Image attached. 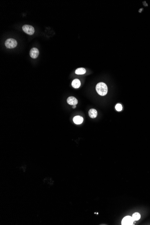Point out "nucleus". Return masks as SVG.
<instances>
[{
    "instance_id": "nucleus-10",
    "label": "nucleus",
    "mask_w": 150,
    "mask_h": 225,
    "mask_svg": "<svg viewBox=\"0 0 150 225\" xmlns=\"http://www.w3.org/2000/svg\"><path fill=\"white\" fill-rule=\"evenodd\" d=\"M86 73V70L83 67L77 68L75 71V73L77 75H83Z\"/></svg>"
},
{
    "instance_id": "nucleus-11",
    "label": "nucleus",
    "mask_w": 150,
    "mask_h": 225,
    "mask_svg": "<svg viewBox=\"0 0 150 225\" xmlns=\"http://www.w3.org/2000/svg\"><path fill=\"white\" fill-rule=\"evenodd\" d=\"M132 218H133L134 221H138L141 218V215L140 213H133L132 216Z\"/></svg>"
},
{
    "instance_id": "nucleus-5",
    "label": "nucleus",
    "mask_w": 150,
    "mask_h": 225,
    "mask_svg": "<svg viewBox=\"0 0 150 225\" xmlns=\"http://www.w3.org/2000/svg\"><path fill=\"white\" fill-rule=\"evenodd\" d=\"M39 55V50L36 48H32L30 51V55L31 58L36 59Z\"/></svg>"
},
{
    "instance_id": "nucleus-4",
    "label": "nucleus",
    "mask_w": 150,
    "mask_h": 225,
    "mask_svg": "<svg viewBox=\"0 0 150 225\" xmlns=\"http://www.w3.org/2000/svg\"><path fill=\"white\" fill-rule=\"evenodd\" d=\"M133 218L130 216H126L124 217L122 221V225H132L133 224Z\"/></svg>"
},
{
    "instance_id": "nucleus-1",
    "label": "nucleus",
    "mask_w": 150,
    "mask_h": 225,
    "mask_svg": "<svg viewBox=\"0 0 150 225\" xmlns=\"http://www.w3.org/2000/svg\"><path fill=\"white\" fill-rule=\"evenodd\" d=\"M96 90L98 94L101 96H105L107 95L108 89L107 85L105 83L100 82L98 83L96 86Z\"/></svg>"
},
{
    "instance_id": "nucleus-7",
    "label": "nucleus",
    "mask_w": 150,
    "mask_h": 225,
    "mask_svg": "<svg viewBox=\"0 0 150 225\" xmlns=\"http://www.w3.org/2000/svg\"><path fill=\"white\" fill-rule=\"evenodd\" d=\"M83 118L82 116H75L73 119V121L74 123L76 124V125L81 124L83 122Z\"/></svg>"
},
{
    "instance_id": "nucleus-12",
    "label": "nucleus",
    "mask_w": 150,
    "mask_h": 225,
    "mask_svg": "<svg viewBox=\"0 0 150 225\" xmlns=\"http://www.w3.org/2000/svg\"><path fill=\"white\" fill-rule=\"evenodd\" d=\"M115 108H116V109L117 110V111H121L122 110V106L120 104H117L115 107Z\"/></svg>"
},
{
    "instance_id": "nucleus-8",
    "label": "nucleus",
    "mask_w": 150,
    "mask_h": 225,
    "mask_svg": "<svg viewBox=\"0 0 150 225\" xmlns=\"http://www.w3.org/2000/svg\"><path fill=\"white\" fill-rule=\"evenodd\" d=\"M81 82L78 79H75L73 81H72V86L74 88H78L80 87L81 86Z\"/></svg>"
},
{
    "instance_id": "nucleus-6",
    "label": "nucleus",
    "mask_w": 150,
    "mask_h": 225,
    "mask_svg": "<svg viewBox=\"0 0 150 225\" xmlns=\"http://www.w3.org/2000/svg\"><path fill=\"white\" fill-rule=\"evenodd\" d=\"M67 102L71 105H76L78 103V101L76 97L71 96L67 98Z\"/></svg>"
},
{
    "instance_id": "nucleus-2",
    "label": "nucleus",
    "mask_w": 150,
    "mask_h": 225,
    "mask_svg": "<svg viewBox=\"0 0 150 225\" xmlns=\"http://www.w3.org/2000/svg\"><path fill=\"white\" fill-rule=\"evenodd\" d=\"M17 45V41L13 38H9L5 42V46L9 49L14 48Z\"/></svg>"
},
{
    "instance_id": "nucleus-9",
    "label": "nucleus",
    "mask_w": 150,
    "mask_h": 225,
    "mask_svg": "<svg viewBox=\"0 0 150 225\" xmlns=\"http://www.w3.org/2000/svg\"><path fill=\"white\" fill-rule=\"evenodd\" d=\"M89 115L91 118H95L97 116V111L95 109H90L89 111Z\"/></svg>"
},
{
    "instance_id": "nucleus-3",
    "label": "nucleus",
    "mask_w": 150,
    "mask_h": 225,
    "mask_svg": "<svg viewBox=\"0 0 150 225\" xmlns=\"http://www.w3.org/2000/svg\"><path fill=\"white\" fill-rule=\"evenodd\" d=\"M22 29L24 32L29 35H32L35 32L33 27L29 25H24L22 27Z\"/></svg>"
},
{
    "instance_id": "nucleus-13",
    "label": "nucleus",
    "mask_w": 150,
    "mask_h": 225,
    "mask_svg": "<svg viewBox=\"0 0 150 225\" xmlns=\"http://www.w3.org/2000/svg\"><path fill=\"white\" fill-rule=\"evenodd\" d=\"M76 107V105H73L72 106V108H75Z\"/></svg>"
}]
</instances>
